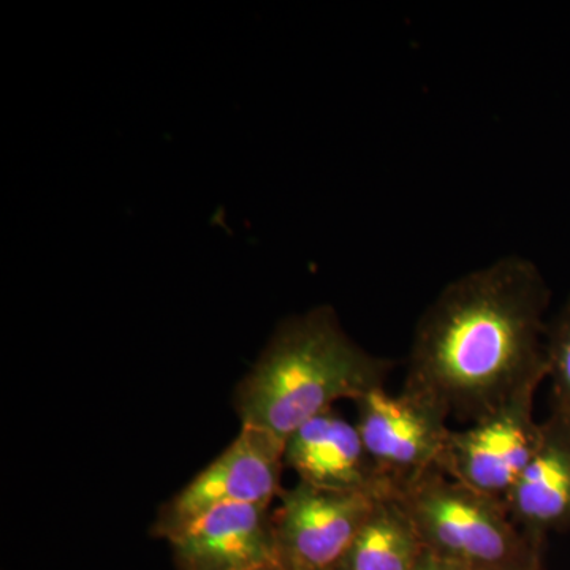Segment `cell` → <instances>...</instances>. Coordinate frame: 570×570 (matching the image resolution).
Segmentation results:
<instances>
[{
  "label": "cell",
  "mask_w": 570,
  "mask_h": 570,
  "mask_svg": "<svg viewBox=\"0 0 570 570\" xmlns=\"http://www.w3.org/2000/svg\"><path fill=\"white\" fill-rule=\"evenodd\" d=\"M414 570H468L461 568V566L453 564V562L442 560L436 554L430 553V551H423L422 557L415 566Z\"/></svg>",
  "instance_id": "obj_13"
},
{
  "label": "cell",
  "mask_w": 570,
  "mask_h": 570,
  "mask_svg": "<svg viewBox=\"0 0 570 570\" xmlns=\"http://www.w3.org/2000/svg\"><path fill=\"white\" fill-rule=\"evenodd\" d=\"M277 501L273 521L281 570H333L379 499L298 482Z\"/></svg>",
  "instance_id": "obj_6"
},
{
  "label": "cell",
  "mask_w": 570,
  "mask_h": 570,
  "mask_svg": "<svg viewBox=\"0 0 570 570\" xmlns=\"http://www.w3.org/2000/svg\"><path fill=\"white\" fill-rule=\"evenodd\" d=\"M425 547L393 498L379 499L333 570H414Z\"/></svg>",
  "instance_id": "obj_11"
},
{
  "label": "cell",
  "mask_w": 570,
  "mask_h": 570,
  "mask_svg": "<svg viewBox=\"0 0 570 570\" xmlns=\"http://www.w3.org/2000/svg\"><path fill=\"white\" fill-rule=\"evenodd\" d=\"M547 363L550 381L549 425L570 438V296L549 322Z\"/></svg>",
  "instance_id": "obj_12"
},
{
  "label": "cell",
  "mask_w": 570,
  "mask_h": 570,
  "mask_svg": "<svg viewBox=\"0 0 570 570\" xmlns=\"http://www.w3.org/2000/svg\"><path fill=\"white\" fill-rule=\"evenodd\" d=\"M285 442L257 428L238 438L157 512L154 538L171 540L198 519L224 505H273L284 489Z\"/></svg>",
  "instance_id": "obj_4"
},
{
  "label": "cell",
  "mask_w": 570,
  "mask_h": 570,
  "mask_svg": "<svg viewBox=\"0 0 570 570\" xmlns=\"http://www.w3.org/2000/svg\"><path fill=\"white\" fill-rule=\"evenodd\" d=\"M535 393L527 390L466 430H450L439 471L504 502L543 442V423L534 419Z\"/></svg>",
  "instance_id": "obj_5"
},
{
  "label": "cell",
  "mask_w": 570,
  "mask_h": 570,
  "mask_svg": "<svg viewBox=\"0 0 570 570\" xmlns=\"http://www.w3.org/2000/svg\"><path fill=\"white\" fill-rule=\"evenodd\" d=\"M393 362L370 354L344 332L335 311L318 306L277 326L239 382L235 409L243 426L287 441L341 400L385 389Z\"/></svg>",
  "instance_id": "obj_2"
},
{
  "label": "cell",
  "mask_w": 570,
  "mask_h": 570,
  "mask_svg": "<svg viewBox=\"0 0 570 570\" xmlns=\"http://www.w3.org/2000/svg\"><path fill=\"white\" fill-rule=\"evenodd\" d=\"M395 501L423 547L468 570H540V553L505 504L428 469L396 491Z\"/></svg>",
  "instance_id": "obj_3"
},
{
  "label": "cell",
  "mask_w": 570,
  "mask_h": 570,
  "mask_svg": "<svg viewBox=\"0 0 570 570\" xmlns=\"http://www.w3.org/2000/svg\"><path fill=\"white\" fill-rule=\"evenodd\" d=\"M543 442L508 498L510 519L542 549L551 532L570 530V438L543 422Z\"/></svg>",
  "instance_id": "obj_10"
},
{
  "label": "cell",
  "mask_w": 570,
  "mask_h": 570,
  "mask_svg": "<svg viewBox=\"0 0 570 570\" xmlns=\"http://www.w3.org/2000/svg\"><path fill=\"white\" fill-rule=\"evenodd\" d=\"M550 288L538 265L505 255L456 277L419 318L403 392L475 423L547 381Z\"/></svg>",
  "instance_id": "obj_1"
},
{
  "label": "cell",
  "mask_w": 570,
  "mask_h": 570,
  "mask_svg": "<svg viewBox=\"0 0 570 570\" xmlns=\"http://www.w3.org/2000/svg\"><path fill=\"white\" fill-rule=\"evenodd\" d=\"M284 463L298 475V482L376 499L395 498V487L371 459L358 428L333 409L287 438Z\"/></svg>",
  "instance_id": "obj_8"
},
{
  "label": "cell",
  "mask_w": 570,
  "mask_h": 570,
  "mask_svg": "<svg viewBox=\"0 0 570 570\" xmlns=\"http://www.w3.org/2000/svg\"><path fill=\"white\" fill-rule=\"evenodd\" d=\"M258 570H281L277 566H269V568L258 569Z\"/></svg>",
  "instance_id": "obj_14"
},
{
  "label": "cell",
  "mask_w": 570,
  "mask_h": 570,
  "mask_svg": "<svg viewBox=\"0 0 570 570\" xmlns=\"http://www.w3.org/2000/svg\"><path fill=\"white\" fill-rule=\"evenodd\" d=\"M168 543L178 570L279 568L273 505L214 509Z\"/></svg>",
  "instance_id": "obj_9"
},
{
  "label": "cell",
  "mask_w": 570,
  "mask_h": 570,
  "mask_svg": "<svg viewBox=\"0 0 570 570\" xmlns=\"http://www.w3.org/2000/svg\"><path fill=\"white\" fill-rule=\"evenodd\" d=\"M360 436L396 491L438 468L450 433L448 417L417 396L379 389L355 401Z\"/></svg>",
  "instance_id": "obj_7"
}]
</instances>
